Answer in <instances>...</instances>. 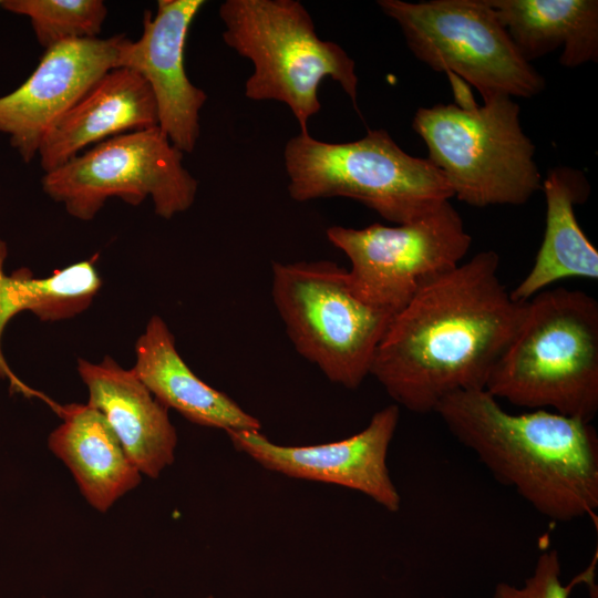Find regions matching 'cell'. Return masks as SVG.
<instances>
[{"label": "cell", "mask_w": 598, "mask_h": 598, "mask_svg": "<svg viewBox=\"0 0 598 598\" xmlns=\"http://www.w3.org/2000/svg\"><path fill=\"white\" fill-rule=\"evenodd\" d=\"M399 419V405L391 404L374 413L359 433L340 441L307 446L279 445L260 431L226 433L237 451L266 470L293 478L348 487L396 513L401 496L390 476L386 456Z\"/></svg>", "instance_id": "obj_11"}, {"label": "cell", "mask_w": 598, "mask_h": 598, "mask_svg": "<svg viewBox=\"0 0 598 598\" xmlns=\"http://www.w3.org/2000/svg\"><path fill=\"white\" fill-rule=\"evenodd\" d=\"M378 6L399 24L417 60L463 79L483 100L532 97L545 89L487 0H379Z\"/></svg>", "instance_id": "obj_8"}, {"label": "cell", "mask_w": 598, "mask_h": 598, "mask_svg": "<svg viewBox=\"0 0 598 598\" xmlns=\"http://www.w3.org/2000/svg\"><path fill=\"white\" fill-rule=\"evenodd\" d=\"M326 235L350 260L352 292L393 315L460 266L472 245L450 200L410 223L360 229L331 226Z\"/></svg>", "instance_id": "obj_10"}, {"label": "cell", "mask_w": 598, "mask_h": 598, "mask_svg": "<svg viewBox=\"0 0 598 598\" xmlns=\"http://www.w3.org/2000/svg\"><path fill=\"white\" fill-rule=\"evenodd\" d=\"M158 126L116 135L44 173L43 192L74 218L93 219L116 197L137 206L150 197L165 219L190 208L198 182Z\"/></svg>", "instance_id": "obj_9"}, {"label": "cell", "mask_w": 598, "mask_h": 598, "mask_svg": "<svg viewBox=\"0 0 598 598\" xmlns=\"http://www.w3.org/2000/svg\"><path fill=\"white\" fill-rule=\"evenodd\" d=\"M0 7L28 17L45 50L70 40L97 38L107 16L102 0H4Z\"/></svg>", "instance_id": "obj_21"}, {"label": "cell", "mask_w": 598, "mask_h": 598, "mask_svg": "<svg viewBox=\"0 0 598 598\" xmlns=\"http://www.w3.org/2000/svg\"><path fill=\"white\" fill-rule=\"evenodd\" d=\"M158 126L154 94L146 80L127 68L106 72L47 133L38 155L44 173L85 147Z\"/></svg>", "instance_id": "obj_15"}, {"label": "cell", "mask_w": 598, "mask_h": 598, "mask_svg": "<svg viewBox=\"0 0 598 598\" xmlns=\"http://www.w3.org/2000/svg\"><path fill=\"white\" fill-rule=\"evenodd\" d=\"M0 3H1V1H0Z\"/></svg>", "instance_id": "obj_24"}, {"label": "cell", "mask_w": 598, "mask_h": 598, "mask_svg": "<svg viewBox=\"0 0 598 598\" xmlns=\"http://www.w3.org/2000/svg\"><path fill=\"white\" fill-rule=\"evenodd\" d=\"M288 192L296 202L347 197L399 224L450 200L453 192L427 159L405 153L382 128L357 141L328 143L299 133L283 151Z\"/></svg>", "instance_id": "obj_5"}, {"label": "cell", "mask_w": 598, "mask_h": 598, "mask_svg": "<svg viewBox=\"0 0 598 598\" xmlns=\"http://www.w3.org/2000/svg\"><path fill=\"white\" fill-rule=\"evenodd\" d=\"M597 557L581 574L567 585L560 581V560L556 549L543 551L535 566L533 576L525 580L523 588L499 582L495 587L494 598H568L571 589L580 582L591 584Z\"/></svg>", "instance_id": "obj_22"}, {"label": "cell", "mask_w": 598, "mask_h": 598, "mask_svg": "<svg viewBox=\"0 0 598 598\" xmlns=\"http://www.w3.org/2000/svg\"><path fill=\"white\" fill-rule=\"evenodd\" d=\"M207 598H214L213 596H208Z\"/></svg>", "instance_id": "obj_23"}, {"label": "cell", "mask_w": 598, "mask_h": 598, "mask_svg": "<svg viewBox=\"0 0 598 598\" xmlns=\"http://www.w3.org/2000/svg\"><path fill=\"white\" fill-rule=\"evenodd\" d=\"M485 390L514 405L591 422L598 411V302L547 288L528 301Z\"/></svg>", "instance_id": "obj_3"}, {"label": "cell", "mask_w": 598, "mask_h": 598, "mask_svg": "<svg viewBox=\"0 0 598 598\" xmlns=\"http://www.w3.org/2000/svg\"><path fill=\"white\" fill-rule=\"evenodd\" d=\"M204 0H158L156 12L145 11L137 41L124 37L117 68L141 74L154 94L158 127L183 153H192L199 137V113L207 94L187 76L184 52L189 27Z\"/></svg>", "instance_id": "obj_13"}, {"label": "cell", "mask_w": 598, "mask_h": 598, "mask_svg": "<svg viewBox=\"0 0 598 598\" xmlns=\"http://www.w3.org/2000/svg\"><path fill=\"white\" fill-rule=\"evenodd\" d=\"M132 368L152 394L189 422L228 431H260V421L198 378L179 355L165 321L153 316L135 343Z\"/></svg>", "instance_id": "obj_16"}, {"label": "cell", "mask_w": 598, "mask_h": 598, "mask_svg": "<svg viewBox=\"0 0 598 598\" xmlns=\"http://www.w3.org/2000/svg\"><path fill=\"white\" fill-rule=\"evenodd\" d=\"M218 12L224 42L252 63L254 72L245 83L247 99L285 103L300 133H308L310 117L321 109L319 85L330 78L358 110L353 59L339 44L317 35L300 1L226 0Z\"/></svg>", "instance_id": "obj_4"}, {"label": "cell", "mask_w": 598, "mask_h": 598, "mask_svg": "<svg viewBox=\"0 0 598 598\" xmlns=\"http://www.w3.org/2000/svg\"><path fill=\"white\" fill-rule=\"evenodd\" d=\"M483 101L420 107L412 127L458 200L481 208L525 204L543 181L519 105L507 95Z\"/></svg>", "instance_id": "obj_6"}, {"label": "cell", "mask_w": 598, "mask_h": 598, "mask_svg": "<svg viewBox=\"0 0 598 598\" xmlns=\"http://www.w3.org/2000/svg\"><path fill=\"white\" fill-rule=\"evenodd\" d=\"M542 190L546 199V227L535 262L511 292L526 302L565 278L598 279V251L581 230L574 206L586 202L590 187L585 175L559 166L548 172Z\"/></svg>", "instance_id": "obj_18"}, {"label": "cell", "mask_w": 598, "mask_h": 598, "mask_svg": "<svg viewBox=\"0 0 598 598\" xmlns=\"http://www.w3.org/2000/svg\"><path fill=\"white\" fill-rule=\"evenodd\" d=\"M124 35L61 42L45 50L33 73L0 97V132L29 163L50 128L110 70Z\"/></svg>", "instance_id": "obj_12"}, {"label": "cell", "mask_w": 598, "mask_h": 598, "mask_svg": "<svg viewBox=\"0 0 598 598\" xmlns=\"http://www.w3.org/2000/svg\"><path fill=\"white\" fill-rule=\"evenodd\" d=\"M62 423L48 445L72 473L86 502L105 513L142 480L103 414L90 404H56Z\"/></svg>", "instance_id": "obj_17"}, {"label": "cell", "mask_w": 598, "mask_h": 598, "mask_svg": "<svg viewBox=\"0 0 598 598\" xmlns=\"http://www.w3.org/2000/svg\"><path fill=\"white\" fill-rule=\"evenodd\" d=\"M525 308L501 281L498 254L477 252L392 317L370 375L396 405L434 412L451 393L485 389Z\"/></svg>", "instance_id": "obj_1"}, {"label": "cell", "mask_w": 598, "mask_h": 598, "mask_svg": "<svg viewBox=\"0 0 598 598\" xmlns=\"http://www.w3.org/2000/svg\"><path fill=\"white\" fill-rule=\"evenodd\" d=\"M7 256V244L0 238V378L9 381L12 392L44 400V395L24 384L8 365L1 349L2 333L8 322L22 311H31L42 321H59L86 310L103 283L95 266L99 256L56 269L43 278H35L28 268L7 275L3 268Z\"/></svg>", "instance_id": "obj_20"}, {"label": "cell", "mask_w": 598, "mask_h": 598, "mask_svg": "<svg viewBox=\"0 0 598 598\" xmlns=\"http://www.w3.org/2000/svg\"><path fill=\"white\" fill-rule=\"evenodd\" d=\"M520 55L530 60L561 49L559 63L598 60L597 0H487Z\"/></svg>", "instance_id": "obj_19"}, {"label": "cell", "mask_w": 598, "mask_h": 598, "mask_svg": "<svg viewBox=\"0 0 598 598\" xmlns=\"http://www.w3.org/2000/svg\"><path fill=\"white\" fill-rule=\"evenodd\" d=\"M493 476L557 522L598 507V435L591 422L546 410L512 414L489 392L457 391L435 411Z\"/></svg>", "instance_id": "obj_2"}, {"label": "cell", "mask_w": 598, "mask_h": 598, "mask_svg": "<svg viewBox=\"0 0 598 598\" xmlns=\"http://www.w3.org/2000/svg\"><path fill=\"white\" fill-rule=\"evenodd\" d=\"M89 390L87 404L99 410L141 474L157 478L175 460L177 433L162 404L138 379L113 358L99 363L78 360Z\"/></svg>", "instance_id": "obj_14"}, {"label": "cell", "mask_w": 598, "mask_h": 598, "mask_svg": "<svg viewBox=\"0 0 598 598\" xmlns=\"http://www.w3.org/2000/svg\"><path fill=\"white\" fill-rule=\"evenodd\" d=\"M271 297L296 351L332 383L359 388L394 315L359 299L330 260L274 261Z\"/></svg>", "instance_id": "obj_7"}]
</instances>
